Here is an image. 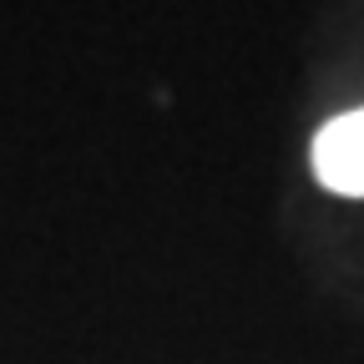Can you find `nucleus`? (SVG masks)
I'll return each instance as SVG.
<instances>
[{"instance_id": "nucleus-1", "label": "nucleus", "mask_w": 364, "mask_h": 364, "mask_svg": "<svg viewBox=\"0 0 364 364\" xmlns=\"http://www.w3.org/2000/svg\"><path fill=\"white\" fill-rule=\"evenodd\" d=\"M314 177L339 198H364V107L314 132Z\"/></svg>"}]
</instances>
